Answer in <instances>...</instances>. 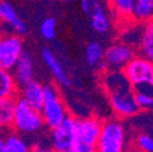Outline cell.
Here are the masks:
<instances>
[{"label": "cell", "mask_w": 153, "mask_h": 152, "mask_svg": "<svg viewBox=\"0 0 153 152\" xmlns=\"http://www.w3.org/2000/svg\"><path fill=\"white\" fill-rule=\"evenodd\" d=\"M32 152H59V151L52 148L50 145L43 142H35L32 145Z\"/></svg>", "instance_id": "27"}, {"label": "cell", "mask_w": 153, "mask_h": 152, "mask_svg": "<svg viewBox=\"0 0 153 152\" xmlns=\"http://www.w3.org/2000/svg\"><path fill=\"white\" fill-rule=\"evenodd\" d=\"M40 113L43 116L45 127L49 129L57 127L68 116V108L61 94L59 89L52 84L44 85V96Z\"/></svg>", "instance_id": "4"}, {"label": "cell", "mask_w": 153, "mask_h": 152, "mask_svg": "<svg viewBox=\"0 0 153 152\" xmlns=\"http://www.w3.org/2000/svg\"><path fill=\"white\" fill-rule=\"evenodd\" d=\"M63 152H73V151H72V148H69V150H67V151H63Z\"/></svg>", "instance_id": "29"}, {"label": "cell", "mask_w": 153, "mask_h": 152, "mask_svg": "<svg viewBox=\"0 0 153 152\" xmlns=\"http://www.w3.org/2000/svg\"><path fill=\"white\" fill-rule=\"evenodd\" d=\"M56 28H57V23L56 20L52 17H46L43 20V22L40 23V28L39 32L42 34V37L46 40H52L56 37Z\"/></svg>", "instance_id": "25"}, {"label": "cell", "mask_w": 153, "mask_h": 152, "mask_svg": "<svg viewBox=\"0 0 153 152\" xmlns=\"http://www.w3.org/2000/svg\"><path fill=\"white\" fill-rule=\"evenodd\" d=\"M90 22H91L92 29L99 34H105V33L109 32V29H111V20L105 11L99 13L97 16L92 17Z\"/></svg>", "instance_id": "23"}, {"label": "cell", "mask_w": 153, "mask_h": 152, "mask_svg": "<svg viewBox=\"0 0 153 152\" xmlns=\"http://www.w3.org/2000/svg\"><path fill=\"white\" fill-rule=\"evenodd\" d=\"M23 50V40L21 35H0V68L11 71Z\"/></svg>", "instance_id": "8"}, {"label": "cell", "mask_w": 153, "mask_h": 152, "mask_svg": "<svg viewBox=\"0 0 153 152\" xmlns=\"http://www.w3.org/2000/svg\"><path fill=\"white\" fill-rule=\"evenodd\" d=\"M44 119L39 110L33 108L26 101L16 98L11 128L22 136H30L44 129Z\"/></svg>", "instance_id": "1"}, {"label": "cell", "mask_w": 153, "mask_h": 152, "mask_svg": "<svg viewBox=\"0 0 153 152\" xmlns=\"http://www.w3.org/2000/svg\"><path fill=\"white\" fill-rule=\"evenodd\" d=\"M135 146L139 152H153V136L147 133H139L135 139Z\"/></svg>", "instance_id": "26"}, {"label": "cell", "mask_w": 153, "mask_h": 152, "mask_svg": "<svg viewBox=\"0 0 153 152\" xmlns=\"http://www.w3.org/2000/svg\"><path fill=\"white\" fill-rule=\"evenodd\" d=\"M75 139V124L74 117L67 116L59 125L50 129L49 144L52 148L59 152L72 148Z\"/></svg>", "instance_id": "7"}, {"label": "cell", "mask_w": 153, "mask_h": 152, "mask_svg": "<svg viewBox=\"0 0 153 152\" xmlns=\"http://www.w3.org/2000/svg\"><path fill=\"white\" fill-rule=\"evenodd\" d=\"M96 152H126V131L122 119L102 121Z\"/></svg>", "instance_id": "3"}, {"label": "cell", "mask_w": 153, "mask_h": 152, "mask_svg": "<svg viewBox=\"0 0 153 152\" xmlns=\"http://www.w3.org/2000/svg\"><path fill=\"white\" fill-rule=\"evenodd\" d=\"M18 86L34 78V59L29 51L23 50L11 69Z\"/></svg>", "instance_id": "12"}, {"label": "cell", "mask_w": 153, "mask_h": 152, "mask_svg": "<svg viewBox=\"0 0 153 152\" xmlns=\"http://www.w3.org/2000/svg\"><path fill=\"white\" fill-rule=\"evenodd\" d=\"M80 6L83 12L90 18L97 16L99 13L103 12V6L100 3V0H80Z\"/></svg>", "instance_id": "24"}, {"label": "cell", "mask_w": 153, "mask_h": 152, "mask_svg": "<svg viewBox=\"0 0 153 152\" xmlns=\"http://www.w3.org/2000/svg\"><path fill=\"white\" fill-rule=\"evenodd\" d=\"M63 1H71V0H63Z\"/></svg>", "instance_id": "31"}, {"label": "cell", "mask_w": 153, "mask_h": 152, "mask_svg": "<svg viewBox=\"0 0 153 152\" xmlns=\"http://www.w3.org/2000/svg\"><path fill=\"white\" fill-rule=\"evenodd\" d=\"M102 86L106 94L132 86L123 69H106L102 74Z\"/></svg>", "instance_id": "14"}, {"label": "cell", "mask_w": 153, "mask_h": 152, "mask_svg": "<svg viewBox=\"0 0 153 152\" xmlns=\"http://www.w3.org/2000/svg\"><path fill=\"white\" fill-rule=\"evenodd\" d=\"M1 152H32V145L25 136L7 130Z\"/></svg>", "instance_id": "15"}, {"label": "cell", "mask_w": 153, "mask_h": 152, "mask_svg": "<svg viewBox=\"0 0 153 152\" xmlns=\"http://www.w3.org/2000/svg\"><path fill=\"white\" fill-rule=\"evenodd\" d=\"M134 95L140 111L153 112V84L135 86Z\"/></svg>", "instance_id": "18"}, {"label": "cell", "mask_w": 153, "mask_h": 152, "mask_svg": "<svg viewBox=\"0 0 153 152\" xmlns=\"http://www.w3.org/2000/svg\"><path fill=\"white\" fill-rule=\"evenodd\" d=\"M0 21L9 25L15 34L25 35L28 33V25L18 15L13 5L7 0H0Z\"/></svg>", "instance_id": "10"}, {"label": "cell", "mask_w": 153, "mask_h": 152, "mask_svg": "<svg viewBox=\"0 0 153 152\" xmlns=\"http://www.w3.org/2000/svg\"><path fill=\"white\" fill-rule=\"evenodd\" d=\"M6 133H7V130H3V129H0V152H1L3 146H4V141H5Z\"/></svg>", "instance_id": "28"}, {"label": "cell", "mask_w": 153, "mask_h": 152, "mask_svg": "<svg viewBox=\"0 0 153 152\" xmlns=\"http://www.w3.org/2000/svg\"><path fill=\"white\" fill-rule=\"evenodd\" d=\"M103 46L97 42H91L85 48V61L89 67L97 68L103 61Z\"/></svg>", "instance_id": "22"}, {"label": "cell", "mask_w": 153, "mask_h": 152, "mask_svg": "<svg viewBox=\"0 0 153 152\" xmlns=\"http://www.w3.org/2000/svg\"><path fill=\"white\" fill-rule=\"evenodd\" d=\"M108 3L120 20L123 21H131L134 6L136 0H108Z\"/></svg>", "instance_id": "21"}, {"label": "cell", "mask_w": 153, "mask_h": 152, "mask_svg": "<svg viewBox=\"0 0 153 152\" xmlns=\"http://www.w3.org/2000/svg\"><path fill=\"white\" fill-rule=\"evenodd\" d=\"M128 152H139V151H136V150H131V151H128Z\"/></svg>", "instance_id": "30"}, {"label": "cell", "mask_w": 153, "mask_h": 152, "mask_svg": "<svg viewBox=\"0 0 153 152\" xmlns=\"http://www.w3.org/2000/svg\"><path fill=\"white\" fill-rule=\"evenodd\" d=\"M18 84L16 83L11 71L0 68V99H16Z\"/></svg>", "instance_id": "17"}, {"label": "cell", "mask_w": 153, "mask_h": 152, "mask_svg": "<svg viewBox=\"0 0 153 152\" xmlns=\"http://www.w3.org/2000/svg\"><path fill=\"white\" fill-rule=\"evenodd\" d=\"M107 98L113 113L119 119L131 118L140 112L132 86L109 92L107 94Z\"/></svg>", "instance_id": "5"}, {"label": "cell", "mask_w": 153, "mask_h": 152, "mask_svg": "<svg viewBox=\"0 0 153 152\" xmlns=\"http://www.w3.org/2000/svg\"><path fill=\"white\" fill-rule=\"evenodd\" d=\"M17 96L21 100L26 101L28 105H30L33 108L40 111L44 96V85L33 78L18 86Z\"/></svg>", "instance_id": "11"}, {"label": "cell", "mask_w": 153, "mask_h": 152, "mask_svg": "<svg viewBox=\"0 0 153 152\" xmlns=\"http://www.w3.org/2000/svg\"><path fill=\"white\" fill-rule=\"evenodd\" d=\"M123 72L132 88L153 84V62L141 55L134 56V59L123 68Z\"/></svg>", "instance_id": "6"}, {"label": "cell", "mask_w": 153, "mask_h": 152, "mask_svg": "<svg viewBox=\"0 0 153 152\" xmlns=\"http://www.w3.org/2000/svg\"><path fill=\"white\" fill-rule=\"evenodd\" d=\"M151 20H153V0H136L131 21L143 25Z\"/></svg>", "instance_id": "19"}, {"label": "cell", "mask_w": 153, "mask_h": 152, "mask_svg": "<svg viewBox=\"0 0 153 152\" xmlns=\"http://www.w3.org/2000/svg\"><path fill=\"white\" fill-rule=\"evenodd\" d=\"M16 99H0V129L10 130Z\"/></svg>", "instance_id": "20"}, {"label": "cell", "mask_w": 153, "mask_h": 152, "mask_svg": "<svg viewBox=\"0 0 153 152\" xmlns=\"http://www.w3.org/2000/svg\"><path fill=\"white\" fill-rule=\"evenodd\" d=\"M137 50L141 56L153 62V20L142 25V34Z\"/></svg>", "instance_id": "16"}, {"label": "cell", "mask_w": 153, "mask_h": 152, "mask_svg": "<svg viewBox=\"0 0 153 152\" xmlns=\"http://www.w3.org/2000/svg\"><path fill=\"white\" fill-rule=\"evenodd\" d=\"M136 55V49L124 42H116L103 51V62L107 69H123Z\"/></svg>", "instance_id": "9"}, {"label": "cell", "mask_w": 153, "mask_h": 152, "mask_svg": "<svg viewBox=\"0 0 153 152\" xmlns=\"http://www.w3.org/2000/svg\"><path fill=\"white\" fill-rule=\"evenodd\" d=\"M42 59H43L44 63L48 66L51 74L53 75L55 80L62 86H68L69 78H68L67 73H66L63 66L61 65V62L59 61V59L56 57V55L49 48L44 46L42 49Z\"/></svg>", "instance_id": "13"}, {"label": "cell", "mask_w": 153, "mask_h": 152, "mask_svg": "<svg viewBox=\"0 0 153 152\" xmlns=\"http://www.w3.org/2000/svg\"><path fill=\"white\" fill-rule=\"evenodd\" d=\"M75 139L72 146L73 152H96V145L102 128V121L89 116L75 118Z\"/></svg>", "instance_id": "2"}]
</instances>
